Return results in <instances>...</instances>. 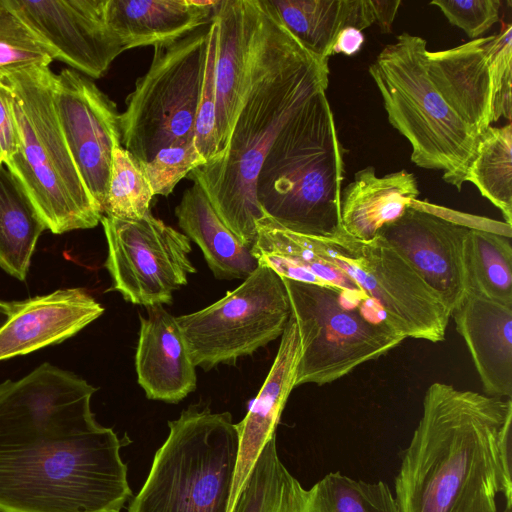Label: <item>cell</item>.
<instances>
[{
  "label": "cell",
  "instance_id": "obj_1",
  "mask_svg": "<svg viewBox=\"0 0 512 512\" xmlns=\"http://www.w3.org/2000/svg\"><path fill=\"white\" fill-rule=\"evenodd\" d=\"M96 388L49 363L0 385V512H120L132 497Z\"/></svg>",
  "mask_w": 512,
  "mask_h": 512
},
{
  "label": "cell",
  "instance_id": "obj_2",
  "mask_svg": "<svg viewBox=\"0 0 512 512\" xmlns=\"http://www.w3.org/2000/svg\"><path fill=\"white\" fill-rule=\"evenodd\" d=\"M511 424V398L431 384L395 478L398 512H500L499 494L512 508Z\"/></svg>",
  "mask_w": 512,
  "mask_h": 512
},
{
  "label": "cell",
  "instance_id": "obj_3",
  "mask_svg": "<svg viewBox=\"0 0 512 512\" xmlns=\"http://www.w3.org/2000/svg\"><path fill=\"white\" fill-rule=\"evenodd\" d=\"M250 81L229 142L220 154L188 174L215 212L251 249L256 222L265 217L256 197L261 166L280 131L315 91L327 89L328 60L305 47L261 4Z\"/></svg>",
  "mask_w": 512,
  "mask_h": 512
},
{
  "label": "cell",
  "instance_id": "obj_4",
  "mask_svg": "<svg viewBox=\"0 0 512 512\" xmlns=\"http://www.w3.org/2000/svg\"><path fill=\"white\" fill-rule=\"evenodd\" d=\"M343 151L326 89L321 88L293 114L264 159L256 197L265 217L307 236L343 233Z\"/></svg>",
  "mask_w": 512,
  "mask_h": 512
},
{
  "label": "cell",
  "instance_id": "obj_5",
  "mask_svg": "<svg viewBox=\"0 0 512 512\" xmlns=\"http://www.w3.org/2000/svg\"><path fill=\"white\" fill-rule=\"evenodd\" d=\"M56 74L49 66L0 72L17 133L6 168L19 182L46 229L61 234L97 226L103 214L87 190L62 133L54 103Z\"/></svg>",
  "mask_w": 512,
  "mask_h": 512
},
{
  "label": "cell",
  "instance_id": "obj_6",
  "mask_svg": "<svg viewBox=\"0 0 512 512\" xmlns=\"http://www.w3.org/2000/svg\"><path fill=\"white\" fill-rule=\"evenodd\" d=\"M426 40L404 32L386 45L369 66L388 120L411 144V160L442 170L459 191L477 148L478 136L452 110L427 68Z\"/></svg>",
  "mask_w": 512,
  "mask_h": 512
},
{
  "label": "cell",
  "instance_id": "obj_7",
  "mask_svg": "<svg viewBox=\"0 0 512 512\" xmlns=\"http://www.w3.org/2000/svg\"><path fill=\"white\" fill-rule=\"evenodd\" d=\"M168 426L127 512H229L239 445L232 415L190 406Z\"/></svg>",
  "mask_w": 512,
  "mask_h": 512
},
{
  "label": "cell",
  "instance_id": "obj_8",
  "mask_svg": "<svg viewBox=\"0 0 512 512\" xmlns=\"http://www.w3.org/2000/svg\"><path fill=\"white\" fill-rule=\"evenodd\" d=\"M210 24L154 46L148 71L120 113L121 145L137 160L149 162L165 147L194 141Z\"/></svg>",
  "mask_w": 512,
  "mask_h": 512
},
{
  "label": "cell",
  "instance_id": "obj_9",
  "mask_svg": "<svg viewBox=\"0 0 512 512\" xmlns=\"http://www.w3.org/2000/svg\"><path fill=\"white\" fill-rule=\"evenodd\" d=\"M281 278L300 340L295 387L336 381L405 339L385 322L368 319L334 288Z\"/></svg>",
  "mask_w": 512,
  "mask_h": 512
},
{
  "label": "cell",
  "instance_id": "obj_10",
  "mask_svg": "<svg viewBox=\"0 0 512 512\" xmlns=\"http://www.w3.org/2000/svg\"><path fill=\"white\" fill-rule=\"evenodd\" d=\"M291 307L282 278L258 266L215 303L175 317L196 367L233 364L282 336Z\"/></svg>",
  "mask_w": 512,
  "mask_h": 512
},
{
  "label": "cell",
  "instance_id": "obj_11",
  "mask_svg": "<svg viewBox=\"0 0 512 512\" xmlns=\"http://www.w3.org/2000/svg\"><path fill=\"white\" fill-rule=\"evenodd\" d=\"M323 240L332 263L376 302L395 332L405 339L444 340L450 310L398 250L378 235L361 241L343 232Z\"/></svg>",
  "mask_w": 512,
  "mask_h": 512
},
{
  "label": "cell",
  "instance_id": "obj_12",
  "mask_svg": "<svg viewBox=\"0 0 512 512\" xmlns=\"http://www.w3.org/2000/svg\"><path fill=\"white\" fill-rule=\"evenodd\" d=\"M108 245L105 267L113 290L136 305L171 304L173 292L196 272L189 259L190 239L151 212L137 221L103 215Z\"/></svg>",
  "mask_w": 512,
  "mask_h": 512
},
{
  "label": "cell",
  "instance_id": "obj_13",
  "mask_svg": "<svg viewBox=\"0 0 512 512\" xmlns=\"http://www.w3.org/2000/svg\"><path fill=\"white\" fill-rule=\"evenodd\" d=\"M231 512H393L378 482L330 472L305 489L279 458L276 435L263 446Z\"/></svg>",
  "mask_w": 512,
  "mask_h": 512
},
{
  "label": "cell",
  "instance_id": "obj_14",
  "mask_svg": "<svg viewBox=\"0 0 512 512\" xmlns=\"http://www.w3.org/2000/svg\"><path fill=\"white\" fill-rule=\"evenodd\" d=\"M54 103L77 170L103 214L113 152L122 146L117 106L89 77L72 68L56 74Z\"/></svg>",
  "mask_w": 512,
  "mask_h": 512
},
{
  "label": "cell",
  "instance_id": "obj_15",
  "mask_svg": "<svg viewBox=\"0 0 512 512\" xmlns=\"http://www.w3.org/2000/svg\"><path fill=\"white\" fill-rule=\"evenodd\" d=\"M59 60L98 79L125 50L105 18L106 0H6Z\"/></svg>",
  "mask_w": 512,
  "mask_h": 512
},
{
  "label": "cell",
  "instance_id": "obj_16",
  "mask_svg": "<svg viewBox=\"0 0 512 512\" xmlns=\"http://www.w3.org/2000/svg\"><path fill=\"white\" fill-rule=\"evenodd\" d=\"M470 229L431 204L414 200L377 235L401 253L452 312L466 293L463 247Z\"/></svg>",
  "mask_w": 512,
  "mask_h": 512
},
{
  "label": "cell",
  "instance_id": "obj_17",
  "mask_svg": "<svg viewBox=\"0 0 512 512\" xmlns=\"http://www.w3.org/2000/svg\"><path fill=\"white\" fill-rule=\"evenodd\" d=\"M260 15L258 0H220L214 8L213 18L218 25L215 64L217 155L229 142L248 90Z\"/></svg>",
  "mask_w": 512,
  "mask_h": 512
},
{
  "label": "cell",
  "instance_id": "obj_18",
  "mask_svg": "<svg viewBox=\"0 0 512 512\" xmlns=\"http://www.w3.org/2000/svg\"><path fill=\"white\" fill-rule=\"evenodd\" d=\"M104 308L82 288L12 302L0 329V361L60 343L99 318Z\"/></svg>",
  "mask_w": 512,
  "mask_h": 512
},
{
  "label": "cell",
  "instance_id": "obj_19",
  "mask_svg": "<svg viewBox=\"0 0 512 512\" xmlns=\"http://www.w3.org/2000/svg\"><path fill=\"white\" fill-rule=\"evenodd\" d=\"M146 310L147 317L139 316L135 355L138 383L147 398L178 403L196 389V366L175 317L163 305Z\"/></svg>",
  "mask_w": 512,
  "mask_h": 512
},
{
  "label": "cell",
  "instance_id": "obj_20",
  "mask_svg": "<svg viewBox=\"0 0 512 512\" xmlns=\"http://www.w3.org/2000/svg\"><path fill=\"white\" fill-rule=\"evenodd\" d=\"M300 357L297 324L290 316L281 336L272 367L246 416L235 424L239 445L235 476L229 501L231 512L238 493L263 446L274 435L291 391Z\"/></svg>",
  "mask_w": 512,
  "mask_h": 512
},
{
  "label": "cell",
  "instance_id": "obj_21",
  "mask_svg": "<svg viewBox=\"0 0 512 512\" xmlns=\"http://www.w3.org/2000/svg\"><path fill=\"white\" fill-rule=\"evenodd\" d=\"M486 395L512 397V307L466 291L452 310Z\"/></svg>",
  "mask_w": 512,
  "mask_h": 512
},
{
  "label": "cell",
  "instance_id": "obj_22",
  "mask_svg": "<svg viewBox=\"0 0 512 512\" xmlns=\"http://www.w3.org/2000/svg\"><path fill=\"white\" fill-rule=\"evenodd\" d=\"M256 230L250 252L258 265L269 267L283 278L334 288L347 302L359 308L369 300L329 259L323 238L289 231L268 217L256 222Z\"/></svg>",
  "mask_w": 512,
  "mask_h": 512
},
{
  "label": "cell",
  "instance_id": "obj_23",
  "mask_svg": "<svg viewBox=\"0 0 512 512\" xmlns=\"http://www.w3.org/2000/svg\"><path fill=\"white\" fill-rule=\"evenodd\" d=\"M487 37L427 52L429 76L452 110L480 137L491 123L492 89Z\"/></svg>",
  "mask_w": 512,
  "mask_h": 512
},
{
  "label": "cell",
  "instance_id": "obj_24",
  "mask_svg": "<svg viewBox=\"0 0 512 512\" xmlns=\"http://www.w3.org/2000/svg\"><path fill=\"white\" fill-rule=\"evenodd\" d=\"M217 2L106 0L105 18L128 50L172 42L211 23Z\"/></svg>",
  "mask_w": 512,
  "mask_h": 512
},
{
  "label": "cell",
  "instance_id": "obj_25",
  "mask_svg": "<svg viewBox=\"0 0 512 512\" xmlns=\"http://www.w3.org/2000/svg\"><path fill=\"white\" fill-rule=\"evenodd\" d=\"M418 194L413 173L401 170L378 177L372 166L365 167L341 192L342 229L357 240L369 241L397 220Z\"/></svg>",
  "mask_w": 512,
  "mask_h": 512
},
{
  "label": "cell",
  "instance_id": "obj_26",
  "mask_svg": "<svg viewBox=\"0 0 512 512\" xmlns=\"http://www.w3.org/2000/svg\"><path fill=\"white\" fill-rule=\"evenodd\" d=\"M296 40L321 60H329L341 30L360 31L375 22L370 0H260Z\"/></svg>",
  "mask_w": 512,
  "mask_h": 512
},
{
  "label": "cell",
  "instance_id": "obj_27",
  "mask_svg": "<svg viewBox=\"0 0 512 512\" xmlns=\"http://www.w3.org/2000/svg\"><path fill=\"white\" fill-rule=\"evenodd\" d=\"M175 215L184 234L201 249L215 278L244 280L259 266L250 249L217 215L198 183L184 191Z\"/></svg>",
  "mask_w": 512,
  "mask_h": 512
},
{
  "label": "cell",
  "instance_id": "obj_28",
  "mask_svg": "<svg viewBox=\"0 0 512 512\" xmlns=\"http://www.w3.org/2000/svg\"><path fill=\"white\" fill-rule=\"evenodd\" d=\"M45 229L19 182L0 163V267L24 281L38 238Z\"/></svg>",
  "mask_w": 512,
  "mask_h": 512
},
{
  "label": "cell",
  "instance_id": "obj_29",
  "mask_svg": "<svg viewBox=\"0 0 512 512\" xmlns=\"http://www.w3.org/2000/svg\"><path fill=\"white\" fill-rule=\"evenodd\" d=\"M466 291L512 307L511 237L471 228L463 247Z\"/></svg>",
  "mask_w": 512,
  "mask_h": 512
},
{
  "label": "cell",
  "instance_id": "obj_30",
  "mask_svg": "<svg viewBox=\"0 0 512 512\" xmlns=\"http://www.w3.org/2000/svg\"><path fill=\"white\" fill-rule=\"evenodd\" d=\"M466 181L472 182L481 195L502 213L505 223L512 224V125L489 126L479 137L475 156Z\"/></svg>",
  "mask_w": 512,
  "mask_h": 512
},
{
  "label": "cell",
  "instance_id": "obj_31",
  "mask_svg": "<svg viewBox=\"0 0 512 512\" xmlns=\"http://www.w3.org/2000/svg\"><path fill=\"white\" fill-rule=\"evenodd\" d=\"M141 161L122 146L115 148L103 215L137 221L150 213L153 198Z\"/></svg>",
  "mask_w": 512,
  "mask_h": 512
},
{
  "label": "cell",
  "instance_id": "obj_32",
  "mask_svg": "<svg viewBox=\"0 0 512 512\" xmlns=\"http://www.w3.org/2000/svg\"><path fill=\"white\" fill-rule=\"evenodd\" d=\"M49 50L27 24L0 0V72L29 66H49Z\"/></svg>",
  "mask_w": 512,
  "mask_h": 512
},
{
  "label": "cell",
  "instance_id": "obj_33",
  "mask_svg": "<svg viewBox=\"0 0 512 512\" xmlns=\"http://www.w3.org/2000/svg\"><path fill=\"white\" fill-rule=\"evenodd\" d=\"M206 160L194 141L161 149L149 162H141L153 195L169 196L178 182Z\"/></svg>",
  "mask_w": 512,
  "mask_h": 512
},
{
  "label": "cell",
  "instance_id": "obj_34",
  "mask_svg": "<svg viewBox=\"0 0 512 512\" xmlns=\"http://www.w3.org/2000/svg\"><path fill=\"white\" fill-rule=\"evenodd\" d=\"M512 26L506 24L497 35L487 37L485 50L489 61L492 113L491 122L501 117L511 121L512 114Z\"/></svg>",
  "mask_w": 512,
  "mask_h": 512
},
{
  "label": "cell",
  "instance_id": "obj_35",
  "mask_svg": "<svg viewBox=\"0 0 512 512\" xmlns=\"http://www.w3.org/2000/svg\"><path fill=\"white\" fill-rule=\"evenodd\" d=\"M218 25L214 18L210 24L207 63L203 90L195 123L194 143L206 163L218 153L216 134L215 64Z\"/></svg>",
  "mask_w": 512,
  "mask_h": 512
},
{
  "label": "cell",
  "instance_id": "obj_36",
  "mask_svg": "<svg viewBox=\"0 0 512 512\" xmlns=\"http://www.w3.org/2000/svg\"><path fill=\"white\" fill-rule=\"evenodd\" d=\"M448 21L475 39L499 21V0H433Z\"/></svg>",
  "mask_w": 512,
  "mask_h": 512
},
{
  "label": "cell",
  "instance_id": "obj_37",
  "mask_svg": "<svg viewBox=\"0 0 512 512\" xmlns=\"http://www.w3.org/2000/svg\"><path fill=\"white\" fill-rule=\"evenodd\" d=\"M17 150V133L7 88L0 81V163L6 165Z\"/></svg>",
  "mask_w": 512,
  "mask_h": 512
},
{
  "label": "cell",
  "instance_id": "obj_38",
  "mask_svg": "<svg viewBox=\"0 0 512 512\" xmlns=\"http://www.w3.org/2000/svg\"><path fill=\"white\" fill-rule=\"evenodd\" d=\"M363 43L364 35L362 31L353 27H346L338 34L332 48V55L343 53L352 56L360 51Z\"/></svg>",
  "mask_w": 512,
  "mask_h": 512
},
{
  "label": "cell",
  "instance_id": "obj_39",
  "mask_svg": "<svg viewBox=\"0 0 512 512\" xmlns=\"http://www.w3.org/2000/svg\"><path fill=\"white\" fill-rule=\"evenodd\" d=\"M375 21L382 32L389 33L401 1L370 0Z\"/></svg>",
  "mask_w": 512,
  "mask_h": 512
},
{
  "label": "cell",
  "instance_id": "obj_40",
  "mask_svg": "<svg viewBox=\"0 0 512 512\" xmlns=\"http://www.w3.org/2000/svg\"><path fill=\"white\" fill-rule=\"evenodd\" d=\"M12 314V302L0 301V329L7 323Z\"/></svg>",
  "mask_w": 512,
  "mask_h": 512
}]
</instances>
